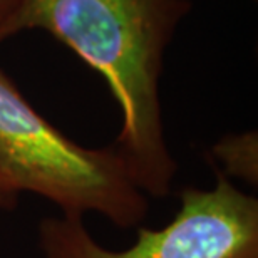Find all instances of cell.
<instances>
[{
    "mask_svg": "<svg viewBox=\"0 0 258 258\" xmlns=\"http://www.w3.org/2000/svg\"><path fill=\"white\" fill-rule=\"evenodd\" d=\"M189 9V0H20L0 34L4 42L20 30H47L104 77L122 112L112 146L146 196H166L176 174L163 131L159 76Z\"/></svg>",
    "mask_w": 258,
    "mask_h": 258,
    "instance_id": "6da1fadb",
    "label": "cell"
},
{
    "mask_svg": "<svg viewBox=\"0 0 258 258\" xmlns=\"http://www.w3.org/2000/svg\"><path fill=\"white\" fill-rule=\"evenodd\" d=\"M0 174L17 189L40 195L62 215L99 213L121 228L141 225L148 196L114 146L74 143L40 116L0 69Z\"/></svg>",
    "mask_w": 258,
    "mask_h": 258,
    "instance_id": "7a4b0ae2",
    "label": "cell"
},
{
    "mask_svg": "<svg viewBox=\"0 0 258 258\" xmlns=\"http://www.w3.org/2000/svg\"><path fill=\"white\" fill-rule=\"evenodd\" d=\"M39 245L44 258H258V200L218 173L213 188L183 189L174 218L139 228L126 250L101 246L82 218L67 215L40 221Z\"/></svg>",
    "mask_w": 258,
    "mask_h": 258,
    "instance_id": "3957f363",
    "label": "cell"
},
{
    "mask_svg": "<svg viewBox=\"0 0 258 258\" xmlns=\"http://www.w3.org/2000/svg\"><path fill=\"white\" fill-rule=\"evenodd\" d=\"M211 153L225 168V176L233 174L248 183H256L258 139L255 131L223 136L213 146Z\"/></svg>",
    "mask_w": 258,
    "mask_h": 258,
    "instance_id": "277c9868",
    "label": "cell"
},
{
    "mask_svg": "<svg viewBox=\"0 0 258 258\" xmlns=\"http://www.w3.org/2000/svg\"><path fill=\"white\" fill-rule=\"evenodd\" d=\"M19 191L0 174V210H10L17 205Z\"/></svg>",
    "mask_w": 258,
    "mask_h": 258,
    "instance_id": "5b68a950",
    "label": "cell"
},
{
    "mask_svg": "<svg viewBox=\"0 0 258 258\" xmlns=\"http://www.w3.org/2000/svg\"><path fill=\"white\" fill-rule=\"evenodd\" d=\"M19 4L20 0H0V34H2L5 22L15 12V9L19 7ZM0 42H2V39H0Z\"/></svg>",
    "mask_w": 258,
    "mask_h": 258,
    "instance_id": "8992f818",
    "label": "cell"
}]
</instances>
